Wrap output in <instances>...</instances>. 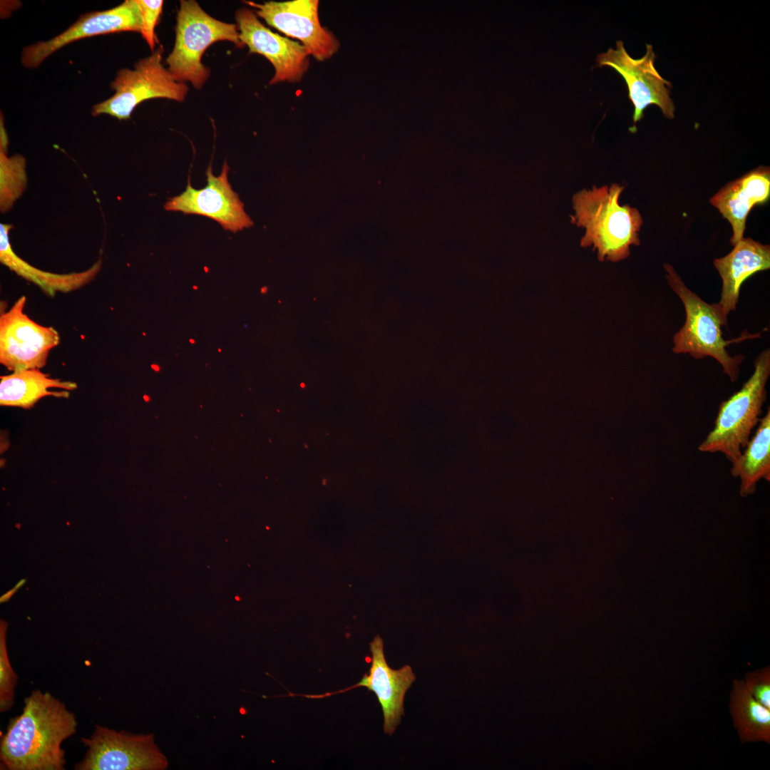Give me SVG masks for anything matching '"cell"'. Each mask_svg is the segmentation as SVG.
Masks as SVG:
<instances>
[{"instance_id": "6da1fadb", "label": "cell", "mask_w": 770, "mask_h": 770, "mask_svg": "<svg viewBox=\"0 0 770 770\" xmlns=\"http://www.w3.org/2000/svg\"><path fill=\"white\" fill-rule=\"evenodd\" d=\"M22 713L11 718L0 741L1 769L63 770V741L77 729L75 714L48 692L33 690Z\"/></svg>"}, {"instance_id": "7a4b0ae2", "label": "cell", "mask_w": 770, "mask_h": 770, "mask_svg": "<svg viewBox=\"0 0 770 770\" xmlns=\"http://www.w3.org/2000/svg\"><path fill=\"white\" fill-rule=\"evenodd\" d=\"M623 189L618 184L594 186L591 190L584 189L573 197L575 213L571 216V222L585 228L580 245H592L600 262L625 260L630 255V246L640 244L638 233L642 217L637 208L620 205L619 198Z\"/></svg>"}, {"instance_id": "3957f363", "label": "cell", "mask_w": 770, "mask_h": 770, "mask_svg": "<svg viewBox=\"0 0 770 770\" xmlns=\"http://www.w3.org/2000/svg\"><path fill=\"white\" fill-rule=\"evenodd\" d=\"M664 268L668 284L681 299L686 312L685 322L673 339V352L689 354L697 359L712 356L721 364L732 382H734L744 356L741 354L731 356L726 347L730 344L759 337L761 332L750 334L744 331L737 338L724 339L722 327H727L728 316L721 305L708 304L692 292L672 265L664 264Z\"/></svg>"}, {"instance_id": "277c9868", "label": "cell", "mask_w": 770, "mask_h": 770, "mask_svg": "<svg viewBox=\"0 0 770 770\" xmlns=\"http://www.w3.org/2000/svg\"><path fill=\"white\" fill-rule=\"evenodd\" d=\"M770 375V350L754 360V371L741 388L721 403L714 428L698 447L702 452H721L732 465L736 462L759 422L766 398V384Z\"/></svg>"}, {"instance_id": "5b68a950", "label": "cell", "mask_w": 770, "mask_h": 770, "mask_svg": "<svg viewBox=\"0 0 770 770\" xmlns=\"http://www.w3.org/2000/svg\"><path fill=\"white\" fill-rule=\"evenodd\" d=\"M219 41L243 46L237 25L212 17L194 0H181L175 45L165 60L168 71L178 81H189L200 89L210 76V69L201 62L202 56Z\"/></svg>"}, {"instance_id": "8992f818", "label": "cell", "mask_w": 770, "mask_h": 770, "mask_svg": "<svg viewBox=\"0 0 770 770\" xmlns=\"http://www.w3.org/2000/svg\"><path fill=\"white\" fill-rule=\"evenodd\" d=\"M163 48L160 46L149 56L139 60L133 69L119 70L111 83L114 94L94 105L92 115L107 114L118 120H125L139 103L148 99L163 98L183 101L188 86L178 81L163 66Z\"/></svg>"}, {"instance_id": "52a82bcc", "label": "cell", "mask_w": 770, "mask_h": 770, "mask_svg": "<svg viewBox=\"0 0 770 770\" xmlns=\"http://www.w3.org/2000/svg\"><path fill=\"white\" fill-rule=\"evenodd\" d=\"M86 747L76 770H165L166 756L155 743L154 734L116 731L95 724L90 737H81Z\"/></svg>"}, {"instance_id": "ba28073f", "label": "cell", "mask_w": 770, "mask_h": 770, "mask_svg": "<svg viewBox=\"0 0 770 770\" xmlns=\"http://www.w3.org/2000/svg\"><path fill=\"white\" fill-rule=\"evenodd\" d=\"M655 58L651 44H646V52L642 57L632 58L622 41H616L615 48H610L596 58L599 66L612 68L625 80L628 97L634 106L633 126L630 128L634 131L636 123L644 116V111L651 105L658 106L667 118L674 116L675 106L669 89L672 86L655 68Z\"/></svg>"}, {"instance_id": "9c48e42d", "label": "cell", "mask_w": 770, "mask_h": 770, "mask_svg": "<svg viewBox=\"0 0 770 770\" xmlns=\"http://www.w3.org/2000/svg\"><path fill=\"white\" fill-rule=\"evenodd\" d=\"M26 302L21 297L0 316V363L13 372L43 367L60 342L55 329L38 324L24 312Z\"/></svg>"}, {"instance_id": "30bf717a", "label": "cell", "mask_w": 770, "mask_h": 770, "mask_svg": "<svg viewBox=\"0 0 770 770\" xmlns=\"http://www.w3.org/2000/svg\"><path fill=\"white\" fill-rule=\"evenodd\" d=\"M255 9L257 16L284 34L299 39L309 55L317 61H324L337 52L339 42L319 21L318 0L267 1L258 4L246 1Z\"/></svg>"}, {"instance_id": "8fae6325", "label": "cell", "mask_w": 770, "mask_h": 770, "mask_svg": "<svg viewBox=\"0 0 770 770\" xmlns=\"http://www.w3.org/2000/svg\"><path fill=\"white\" fill-rule=\"evenodd\" d=\"M229 169L227 162H225L220 174L215 176L210 164L205 173L206 186L195 189L191 185L189 178L185 191L169 198L164 205L165 209L210 217L217 222L224 230L232 232L250 227L252 220L245 212L243 203L228 181Z\"/></svg>"}, {"instance_id": "7c38bea8", "label": "cell", "mask_w": 770, "mask_h": 770, "mask_svg": "<svg viewBox=\"0 0 770 770\" xmlns=\"http://www.w3.org/2000/svg\"><path fill=\"white\" fill-rule=\"evenodd\" d=\"M141 28L142 15L137 0H126L115 7L82 15L60 34L25 47L21 61L27 68H36L51 54L73 41L112 33H140Z\"/></svg>"}, {"instance_id": "4fadbf2b", "label": "cell", "mask_w": 770, "mask_h": 770, "mask_svg": "<svg viewBox=\"0 0 770 770\" xmlns=\"http://www.w3.org/2000/svg\"><path fill=\"white\" fill-rule=\"evenodd\" d=\"M240 39L250 53L266 57L275 73L270 82L299 81L308 70L309 53L301 43L283 37L265 26L250 9L242 8L235 14Z\"/></svg>"}, {"instance_id": "5bb4252c", "label": "cell", "mask_w": 770, "mask_h": 770, "mask_svg": "<svg viewBox=\"0 0 770 770\" xmlns=\"http://www.w3.org/2000/svg\"><path fill=\"white\" fill-rule=\"evenodd\" d=\"M370 650L372 657L369 674H364L359 683L350 688L332 694L359 687H364L374 692L382 709L384 732L391 735L404 714V696L416 677L409 665L396 670L389 667L384 654L383 641L379 636H376L370 643Z\"/></svg>"}, {"instance_id": "9a60e30c", "label": "cell", "mask_w": 770, "mask_h": 770, "mask_svg": "<svg viewBox=\"0 0 770 770\" xmlns=\"http://www.w3.org/2000/svg\"><path fill=\"white\" fill-rule=\"evenodd\" d=\"M769 195V168L759 166L729 182L710 198V204L731 225L730 242L733 246L744 237L746 218L751 210L756 205L766 202Z\"/></svg>"}, {"instance_id": "2e32d148", "label": "cell", "mask_w": 770, "mask_h": 770, "mask_svg": "<svg viewBox=\"0 0 770 770\" xmlns=\"http://www.w3.org/2000/svg\"><path fill=\"white\" fill-rule=\"evenodd\" d=\"M722 287L718 302L728 316L736 309L742 283L757 272L770 268V246L743 237L727 255L714 260Z\"/></svg>"}, {"instance_id": "e0dca14e", "label": "cell", "mask_w": 770, "mask_h": 770, "mask_svg": "<svg viewBox=\"0 0 770 770\" xmlns=\"http://www.w3.org/2000/svg\"><path fill=\"white\" fill-rule=\"evenodd\" d=\"M0 378V405L3 406L31 409L43 397L68 398L67 391L77 388L76 383L50 378L39 369L16 371Z\"/></svg>"}, {"instance_id": "ac0fdd59", "label": "cell", "mask_w": 770, "mask_h": 770, "mask_svg": "<svg viewBox=\"0 0 770 770\" xmlns=\"http://www.w3.org/2000/svg\"><path fill=\"white\" fill-rule=\"evenodd\" d=\"M0 260L2 264L18 275L38 286L47 295L53 297L56 292H68L81 288L92 281L101 267L98 260L88 270L81 272L56 274L42 271L21 259L12 250L9 232L10 225H0Z\"/></svg>"}, {"instance_id": "d6986e66", "label": "cell", "mask_w": 770, "mask_h": 770, "mask_svg": "<svg viewBox=\"0 0 770 770\" xmlns=\"http://www.w3.org/2000/svg\"><path fill=\"white\" fill-rule=\"evenodd\" d=\"M756 433L749 439L744 452L731 468L733 476L741 479L742 496L753 493L757 482L770 480V410L760 419Z\"/></svg>"}, {"instance_id": "ffe728a7", "label": "cell", "mask_w": 770, "mask_h": 770, "mask_svg": "<svg viewBox=\"0 0 770 770\" xmlns=\"http://www.w3.org/2000/svg\"><path fill=\"white\" fill-rule=\"evenodd\" d=\"M729 709L741 744L770 743V709L752 697L744 681L733 680Z\"/></svg>"}, {"instance_id": "44dd1931", "label": "cell", "mask_w": 770, "mask_h": 770, "mask_svg": "<svg viewBox=\"0 0 770 770\" xmlns=\"http://www.w3.org/2000/svg\"><path fill=\"white\" fill-rule=\"evenodd\" d=\"M1 205L2 210L21 195L26 183L25 159L20 155L7 157L1 148Z\"/></svg>"}, {"instance_id": "7402d4cb", "label": "cell", "mask_w": 770, "mask_h": 770, "mask_svg": "<svg viewBox=\"0 0 770 770\" xmlns=\"http://www.w3.org/2000/svg\"><path fill=\"white\" fill-rule=\"evenodd\" d=\"M7 622H0V712L9 711L14 704L15 688L18 676L13 669L9 657L6 634Z\"/></svg>"}, {"instance_id": "603a6c76", "label": "cell", "mask_w": 770, "mask_h": 770, "mask_svg": "<svg viewBox=\"0 0 770 770\" xmlns=\"http://www.w3.org/2000/svg\"><path fill=\"white\" fill-rule=\"evenodd\" d=\"M142 15L140 34L150 49L155 48V27L163 11V1L137 0Z\"/></svg>"}, {"instance_id": "cb8c5ba5", "label": "cell", "mask_w": 770, "mask_h": 770, "mask_svg": "<svg viewBox=\"0 0 770 770\" xmlns=\"http://www.w3.org/2000/svg\"><path fill=\"white\" fill-rule=\"evenodd\" d=\"M745 685L752 697L770 709V668L769 666L747 672Z\"/></svg>"}, {"instance_id": "d4e9b609", "label": "cell", "mask_w": 770, "mask_h": 770, "mask_svg": "<svg viewBox=\"0 0 770 770\" xmlns=\"http://www.w3.org/2000/svg\"><path fill=\"white\" fill-rule=\"evenodd\" d=\"M18 590V588L14 587L13 588L7 591L6 593L1 596L0 602L4 603L8 602Z\"/></svg>"}, {"instance_id": "484cf974", "label": "cell", "mask_w": 770, "mask_h": 770, "mask_svg": "<svg viewBox=\"0 0 770 770\" xmlns=\"http://www.w3.org/2000/svg\"><path fill=\"white\" fill-rule=\"evenodd\" d=\"M26 579H21V580H19V582H18L16 583V585H15V587H16V588H18V589H20V588H21V587H22L23 585H24V584L26 583Z\"/></svg>"}, {"instance_id": "4316f807", "label": "cell", "mask_w": 770, "mask_h": 770, "mask_svg": "<svg viewBox=\"0 0 770 770\" xmlns=\"http://www.w3.org/2000/svg\"><path fill=\"white\" fill-rule=\"evenodd\" d=\"M189 342H190V343H191L192 344L195 343V341L193 339H190Z\"/></svg>"}, {"instance_id": "83f0119b", "label": "cell", "mask_w": 770, "mask_h": 770, "mask_svg": "<svg viewBox=\"0 0 770 770\" xmlns=\"http://www.w3.org/2000/svg\"><path fill=\"white\" fill-rule=\"evenodd\" d=\"M192 288H193V289H194L195 290H197V289H198V287H197V286H193V287H192Z\"/></svg>"}, {"instance_id": "f1b7e54d", "label": "cell", "mask_w": 770, "mask_h": 770, "mask_svg": "<svg viewBox=\"0 0 770 770\" xmlns=\"http://www.w3.org/2000/svg\"><path fill=\"white\" fill-rule=\"evenodd\" d=\"M217 351H218V352H219V353H221V352H222V349H221V348H218V349H217Z\"/></svg>"}]
</instances>
